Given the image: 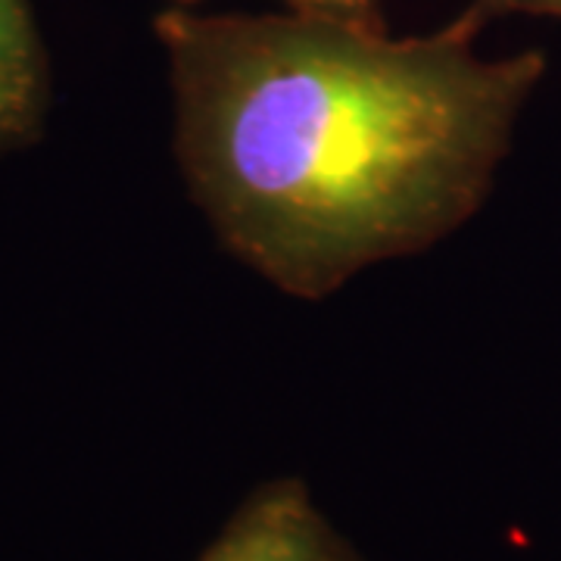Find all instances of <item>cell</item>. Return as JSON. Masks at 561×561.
Segmentation results:
<instances>
[{"instance_id": "1", "label": "cell", "mask_w": 561, "mask_h": 561, "mask_svg": "<svg viewBox=\"0 0 561 561\" xmlns=\"http://www.w3.org/2000/svg\"><path fill=\"white\" fill-rule=\"evenodd\" d=\"M172 150L219 243L275 290L324 300L419 256L490 197L540 50L490 60L461 10L427 35L169 3L153 20Z\"/></svg>"}, {"instance_id": "2", "label": "cell", "mask_w": 561, "mask_h": 561, "mask_svg": "<svg viewBox=\"0 0 561 561\" xmlns=\"http://www.w3.org/2000/svg\"><path fill=\"white\" fill-rule=\"evenodd\" d=\"M197 561H362L300 478L256 486Z\"/></svg>"}, {"instance_id": "3", "label": "cell", "mask_w": 561, "mask_h": 561, "mask_svg": "<svg viewBox=\"0 0 561 561\" xmlns=\"http://www.w3.org/2000/svg\"><path fill=\"white\" fill-rule=\"evenodd\" d=\"M50 113V62L28 0H0V157L44 135Z\"/></svg>"}, {"instance_id": "4", "label": "cell", "mask_w": 561, "mask_h": 561, "mask_svg": "<svg viewBox=\"0 0 561 561\" xmlns=\"http://www.w3.org/2000/svg\"><path fill=\"white\" fill-rule=\"evenodd\" d=\"M179 7H201L206 0H169ZM280 10H294L306 16L356 22V25H383L381 0H278Z\"/></svg>"}, {"instance_id": "5", "label": "cell", "mask_w": 561, "mask_h": 561, "mask_svg": "<svg viewBox=\"0 0 561 561\" xmlns=\"http://www.w3.org/2000/svg\"><path fill=\"white\" fill-rule=\"evenodd\" d=\"M465 13L481 25L502 16H549L561 20V0H468Z\"/></svg>"}]
</instances>
